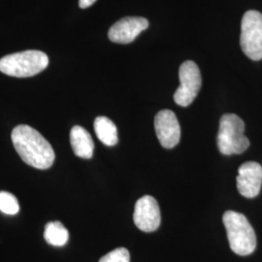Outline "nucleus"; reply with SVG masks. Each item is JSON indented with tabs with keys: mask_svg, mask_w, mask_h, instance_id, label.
Wrapping results in <instances>:
<instances>
[{
	"mask_svg": "<svg viewBox=\"0 0 262 262\" xmlns=\"http://www.w3.org/2000/svg\"><path fill=\"white\" fill-rule=\"evenodd\" d=\"M99 262H130V254L125 248H118L105 254Z\"/></svg>",
	"mask_w": 262,
	"mask_h": 262,
	"instance_id": "nucleus-15",
	"label": "nucleus"
},
{
	"mask_svg": "<svg viewBox=\"0 0 262 262\" xmlns=\"http://www.w3.org/2000/svg\"><path fill=\"white\" fill-rule=\"evenodd\" d=\"M18 199L7 191H0V211L7 215H16L19 213Z\"/></svg>",
	"mask_w": 262,
	"mask_h": 262,
	"instance_id": "nucleus-14",
	"label": "nucleus"
},
{
	"mask_svg": "<svg viewBox=\"0 0 262 262\" xmlns=\"http://www.w3.org/2000/svg\"><path fill=\"white\" fill-rule=\"evenodd\" d=\"M217 148L225 156L240 155L250 147L245 136V122L235 114H225L220 121Z\"/></svg>",
	"mask_w": 262,
	"mask_h": 262,
	"instance_id": "nucleus-4",
	"label": "nucleus"
},
{
	"mask_svg": "<svg viewBox=\"0 0 262 262\" xmlns=\"http://www.w3.org/2000/svg\"><path fill=\"white\" fill-rule=\"evenodd\" d=\"M155 129L160 145L165 149H173L181 139V126L175 113L161 110L155 118Z\"/></svg>",
	"mask_w": 262,
	"mask_h": 262,
	"instance_id": "nucleus-8",
	"label": "nucleus"
},
{
	"mask_svg": "<svg viewBox=\"0 0 262 262\" xmlns=\"http://www.w3.org/2000/svg\"><path fill=\"white\" fill-rule=\"evenodd\" d=\"M223 222L232 252L242 256L253 253L256 248V236L245 215L235 211H226Z\"/></svg>",
	"mask_w": 262,
	"mask_h": 262,
	"instance_id": "nucleus-2",
	"label": "nucleus"
},
{
	"mask_svg": "<svg viewBox=\"0 0 262 262\" xmlns=\"http://www.w3.org/2000/svg\"><path fill=\"white\" fill-rule=\"evenodd\" d=\"M49 64V57L41 51L29 50L11 54L0 59V71L6 75L28 78L37 75Z\"/></svg>",
	"mask_w": 262,
	"mask_h": 262,
	"instance_id": "nucleus-3",
	"label": "nucleus"
},
{
	"mask_svg": "<svg viewBox=\"0 0 262 262\" xmlns=\"http://www.w3.org/2000/svg\"><path fill=\"white\" fill-rule=\"evenodd\" d=\"M44 238L52 246L62 247L68 242L69 232L60 222H51L45 226Z\"/></svg>",
	"mask_w": 262,
	"mask_h": 262,
	"instance_id": "nucleus-13",
	"label": "nucleus"
},
{
	"mask_svg": "<svg viewBox=\"0 0 262 262\" xmlns=\"http://www.w3.org/2000/svg\"><path fill=\"white\" fill-rule=\"evenodd\" d=\"M180 85L174 94L176 104L187 107L196 98L202 84L199 67L192 60H187L179 69Z\"/></svg>",
	"mask_w": 262,
	"mask_h": 262,
	"instance_id": "nucleus-6",
	"label": "nucleus"
},
{
	"mask_svg": "<svg viewBox=\"0 0 262 262\" xmlns=\"http://www.w3.org/2000/svg\"><path fill=\"white\" fill-rule=\"evenodd\" d=\"M237 188L241 195L254 198L260 192L262 185V166L254 161L243 163L238 169Z\"/></svg>",
	"mask_w": 262,
	"mask_h": 262,
	"instance_id": "nucleus-9",
	"label": "nucleus"
},
{
	"mask_svg": "<svg viewBox=\"0 0 262 262\" xmlns=\"http://www.w3.org/2000/svg\"><path fill=\"white\" fill-rule=\"evenodd\" d=\"M149 27L148 19L142 17H126L114 24L108 32V37L119 44H129L142 31Z\"/></svg>",
	"mask_w": 262,
	"mask_h": 262,
	"instance_id": "nucleus-10",
	"label": "nucleus"
},
{
	"mask_svg": "<svg viewBox=\"0 0 262 262\" xmlns=\"http://www.w3.org/2000/svg\"><path fill=\"white\" fill-rule=\"evenodd\" d=\"M11 139L19 158L34 168H50L56 159L53 147L36 129L27 124L16 126Z\"/></svg>",
	"mask_w": 262,
	"mask_h": 262,
	"instance_id": "nucleus-1",
	"label": "nucleus"
},
{
	"mask_svg": "<svg viewBox=\"0 0 262 262\" xmlns=\"http://www.w3.org/2000/svg\"><path fill=\"white\" fill-rule=\"evenodd\" d=\"M70 144L77 157L92 159L94 156V143L89 131L80 125H75L70 131Z\"/></svg>",
	"mask_w": 262,
	"mask_h": 262,
	"instance_id": "nucleus-11",
	"label": "nucleus"
},
{
	"mask_svg": "<svg viewBox=\"0 0 262 262\" xmlns=\"http://www.w3.org/2000/svg\"><path fill=\"white\" fill-rule=\"evenodd\" d=\"M96 0H79V6L82 9H85L91 7Z\"/></svg>",
	"mask_w": 262,
	"mask_h": 262,
	"instance_id": "nucleus-16",
	"label": "nucleus"
},
{
	"mask_svg": "<svg viewBox=\"0 0 262 262\" xmlns=\"http://www.w3.org/2000/svg\"><path fill=\"white\" fill-rule=\"evenodd\" d=\"M240 45L244 54L253 60L262 59V14L251 10L245 13L241 23Z\"/></svg>",
	"mask_w": 262,
	"mask_h": 262,
	"instance_id": "nucleus-5",
	"label": "nucleus"
},
{
	"mask_svg": "<svg viewBox=\"0 0 262 262\" xmlns=\"http://www.w3.org/2000/svg\"><path fill=\"white\" fill-rule=\"evenodd\" d=\"M94 131L97 138L104 145L113 147L118 143V129L114 122L107 117H97L94 121Z\"/></svg>",
	"mask_w": 262,
	"mask_h": 262,
	"instance_id": "nucleus-12",
	"label": "nucleus"
},
{
	"mask_svg": "<svg viewBox=\"0 0 262 262\" xmlns=\"http://www.w3.org/2000/svg\"><path fill=\"white\" fill-rule=\"evenodd\" d=\"M133 220L135 225L142 231H156L161 221L158 201L150 195L141 197L135 204Z\"/></svg>",
	"mask_w": 262,
	"mask_h": 262,
	"instance_id": "nucleus-7",
	"label": "nucleus"
}]
</instances>
